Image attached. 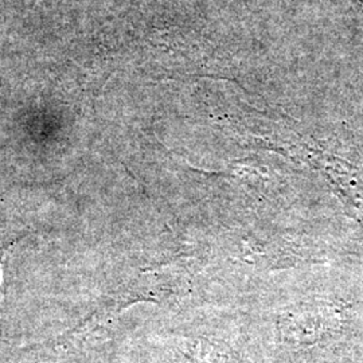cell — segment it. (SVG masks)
Instances as JSON below:
<instances>
[{
	"mask_svg": "<svg viewBox=\"0 0 363 363\" xmlns=\"http://www.w3.org/2000/svg\"><path fill=\"white\" fill-rule=\"evenodd\" d=\"M193 355L198 357V359L202 363H232L233 357L230 355V351L222 350L216 343L202 342L198 345L196 350L193 351Z\"/></svg>",
	"mask_w": 363,
	"mask_h": 363,
	"instance_id": "1",
	"label": "cell"
},
{
	"mask_svg": "<svg viewBox=\"0 0 363 363\" xmlns=\"http://www.w3.org/2000/svg\"><path fill=\"white\" fill-rule=\"evenodd\" d=\"M7 250H9V247H4V249L1 250V253H0V304H1V283H3V262H4V259H6V256H7Z\"/></svg>",
	"mask_w": 363,
	"mask_h": 363,
	"instance_id": "2",
	"label": "cell"
}]
</instances>
